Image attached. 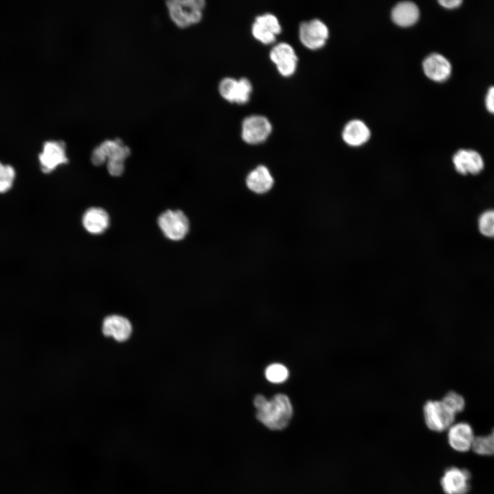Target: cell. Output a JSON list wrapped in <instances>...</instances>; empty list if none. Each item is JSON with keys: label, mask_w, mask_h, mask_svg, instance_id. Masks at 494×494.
I'll list each match as a JSON object with an SVG mask.
<instances>
[{"label": "cell", "mask_w": 494, "mask_h": 494, "mask_svg": "<svg viewBox=\"0 0 494 494\" xmlns=\"http://www.w3.org/2000/svg\"><path fill=\"white\" fill-rule=\"evenodd\" d=\"M301 43L309 49L322 47L329 38L327 26L322 21L315 19L301 23L298 30Z\"/></svg>", "instance_id": "9c48e42d"}, {"label": "cell", "mask_w": 494, "mask_h": 494, "mask_svg": "<svg viewBox=\"0 0 494 494\" xmlns=\"http://www.w3.org/2000/svg\"><path fill=\"white\" fill-rule=\"evenodd\" d=\"M266 377L271 382L281 383L287 378L288 370L282 364H274L266 368Z\"/></svg>", "instance_id": "d4e9b609"}, {"label": "cell", "mask_w": 494, "mask_h": 494, "mask_svg": "<svg viewBox=\"0 0 494 494\" xmlns=\"http://www.w3.org/2000/svg\"><path fill=\"white\" fill-rule=\"evenodd\" d=\"M441 401L456 414L461 412L465 407L463 397L454 391L448 392Z\"/></svg>", "instance_id": "cb8c5ba5"}, {"label": "cell", "mask_w": 494, "mask_h": 494, "mask_svg": "<svg viewBox=\"0 0 494 494\" xmlns=\"http://www.w3.org/2000/svg\"><path fill=\"white\" fill-rule=\"evenodd\" d=\"M130 154L129 147L121 139H107L93 149L91 161L94 165L100 166L111 160L125 161Z\"/></svg>", "instance_id": "ba28073f"}, {"label": "cell", "mask_w": 494, "mask_h": 494, "mask_svg": "<svg viewBox=\"0 0 494 494\" xmlns=\"http://www.w3.org/2000/svg\"><path fill=\"white\" fill-rule=\"evenodd\" d=\"M16 175V170L12 165L0 161V193H7L11 189Z\"/></svg>", "instance_id": "7402d4cb"}, {"label": "cell", "mask_w": 494, "mask_h": 494, "mask_svg": "<svg viewBox=\"0 0 494 494\" xmlns=\"http://www.w3.org/2000/svg\"><path fill=\"white\" fill-rule=\"evenodd\" d=\"M423 69L428 78L438 82L445 81L451 73V65L449 60L443 55L436 53L425 58Z\"/></svg>", "instance_id": "9a60e30c"}, {"label": "cell", "mask_w": 494, "mask_h": 494, "mask_svg": "<svg viewBox=\"0 0 494 494\" xmlns=\"http://www.w3.org/2000/svg\"><path fill=\"white\" fill-rule=\"evenodd\" d=\"M157 222L164 236L172 241L183 239L189 231V219L181 210L163 211L158 216Z\"/></svg>", "instance_id": "3957f363"}, {"label": "cell", "mask_w": 494, "mask_h": 494, "mask_svg": "<svg viewBox=\"0 0 494 494\" xmlns=\"http://www.w3.org/2000/svg\"><path fill=\"white\" fill-rule=\"evenodd\" d=\"M419 17L418 6L409 1L398 3L391 12L392 21L400 27H410L414 25L417 22Z\"/></svg>", "instance_id": "d6986e66"}, {"label": "cell", "mask_w": 494, "mask_h": 494, "mask_svg": "<svg viewBox=\"0 0 494 494\" xmlns=\"http://www.w3.org/2000/svg\"><path fill=\"white\" fill-rule=\"evenodd\" d=\"M494 435V428L493 429L492 433Z\"/></svg>", "instance_id": "f1b7e54d"}, {"label": "cell", "mask_w": 494, "mask_h": 494, "mask_svg": "<svg viewBox=\"0 0 494 494\" xmlns=\"http://www.w3.org/2000/svg\"><path fill=\"white\" fill-rule=\"evenodd\" d=\"M478 228L483 235L494 237V210H488L480 216Z\"/></svg>", "instance_id": "603a6c76"}, {"label": "cell", "mask_w": 494, "mask_h": 494, "mask_svg": "<svg viewBox=\"0 0 494 494\" xmlns=\"http://www.w3.org/2000/svg\"><path fill=\"white\" fill-rule=\"evenodd\" d=\"M470 479L471 473L467 469L451 467L445 471L440 485L445 494H467Z\"/></svg>", "instance_id": "7c38bea8"}, {"label": "cell", "mask_w": 494, "mask_h": 494, "mask_svg": "<svg viewBox=\"0 0 494 494\" xmlns=\"http://www.w3.org/2000/svg\"><path fill=\"white\" fill-rule=\"evenodd\" d=\"M38 161L44 174H50L59 166L68 163L65 143L60 140L45 141L38 154Z\"/></svg>", "instance_id": "8992f818"}, {"label": "cell", "mask_w": 494, "mask_h": 494, "mask_svg": "<svg viewBox=\"0 0 494 494\" xmlns=\"http://www.w3.org/2000/svg\"><path fill=\"white\" fill-rule=\"evenodd\" d=\"M82 225L91 234L103 233L109 226L110 217L106 211L100 207L89 208L82 216Z\"/></svg>", "instance_id": "e0dca14e"}, {"label": "cell", "mask_w": 494, "mask_h": 494, "mask_svg": "<svg viewBox=\"0 0 494 494\" xmlns=\"http://www.w3.org/2000/svg\"><path fill=\"white\" fill-rule=\"evenodd\" d=\"M475 438L471 426L465 422L454 423L447 430L449 445L459 452H466L472 449Z\"/></svg>", "instance_id": "4fadbf2b"}, {"label": "cell", "mask_w": 494, "mask_h": 494, "mask_svg": "<svg viewBox=\"0 0 494 494\" xmlns=\"http://www.w3.org/2000/svg\"><path fill=\"white\" fill-rule=\"evenodd\" d=\"M342 136L346 144L357 147L368 141L370 132L368 127L362 121L354 119L345 125Z\"/></svg>", "instance_id": "ac0fdd59"}, {"label": "cell", "mask_w": 494, "mask_h": 494, "mask_svg": "<svg viewBox=\"0 0 494 494\" xmlns=\"http://www.w3.org/2000/svg\"><path fill=\"white\" fill-rule=\"evenodd\" d=\"M256 417L263 425L271 430L279 431L290 423L293 409L289 398L283 394H278L270 400L261 395L254 399Z\"/></svg>", "instance_id": "6da1fadb"}, {"label": "cell", "mask_w": 494, "mask_h": 494, "mask_svg": "<svg viewBox=\"0 0 494 494\" xmlns=\"http://www.w3.org/2000/svg\"><path fill=\"white\" fill-rule=\"evenodd\" d=\"M423 417L428 429L436 432L447 430L454 424V414L440 400H429L423 408Z\"/></svg>", "instance_id": "277c9868"}, {"label": "cell", "mask_w": 494, "mask_h": 494, "mask_svg": "<svg viewBox=\"0 0 494 494\" xmlns=\"http://www.w3.org/2000/svg\"><path fill=\"white\" fill-rule=\"evenodd\" d=\"M269 56L282 76L290 77L295 73L298 57L291 45L284 42L275 45L270 50Z\"/></svg>", "instance_id": "30bf717a"}, {"label": "cell", "mask_w": 494, "mask_h": 494, "mask_svg": "<svg viewBox=\"0 0 494 494\" xmlns=\"http://www.w3.org/2000/svg\"><path fill=\"white\" fill-rule=\"evenodd\" d=\"M485 105L487 110L494 114V86L488 90L485 97Z\"/></svg>", "instance_id": "4316f807"}, {"label": "cell", "mask_w": 494, "mask_h": 494, "mask_svg": "<svg viewBox=\"0 0 494 494\" xmlns=\"http://www.w3.org/2000/svg\"><path fill=\"white\" fill-rule=\"evenodd\" d=\"M218 90L221 97L227 102L244 104L250 99L252 86L250 81L246 78L236 80L227 77L220 81Z\"/></svg>", "instance_id": "52a82bcc"}, {"label": "cell", "mask_w": 494, "mask_h": 494, "mask_svg": "<svg viewBox=\"0 0 494 494\" xmlns=\"http://www.w3.org/2000/svg\"><path fill=\"white\" fill-rule=\"evenodd\" d=\"M274 183V178L269 169L260 165L251 170L246 178V185L248 189L257 194L268 192Z\"/></svg>", "instance_id": "2e32d148"}, {"label": "cell", "mask_w": 494, "mask_h": 494, "mask_svg": "<svg viewBox=\"0 0 494 494\" xmlns=\"http://www.w3.org/2000/svg\"><path fill=\"white\" fill-rule=\"evenodd\" d=\"M102 330L104 335L124 341L130 335L131 325L126 318L114 315L104 319Z\"/></svg>", "instance_id": "ffe728a7"}, {"label": "cell", "mask_w": 494, "mask_h": 494, "mask_svg": "<svg viewBox=\"0 0 494 494\" xmlns=\"http://www.w3.org/2000/svg\"><path fill=\"white\" fill-rule=\"evenodd\" d=\"M253 37L264 45L273 43L281 32V26L277 17L271 13L256 16L251 27Z\"/></svg>", "instance_id": "8fae6325"}, {"label": "cell", "mask_w": 494, "mask_h": 494, "mask_svg": "<svg viewBox=\"0 0 494 494\" xmlns=\"http://www.w3.org/2000/svg\"><path fill=\"white\" fill-rule=\"evenodd\" d=\"M452 161L456 170L464 175L479 174L484 168L482 156L472 150H459L454 154Z\"/></svg>", "instance_id": "5bb4252c"}, {"label": "cell", "mask_w": 494, "mask_h": 494, "mask_svg": "<svg viewBox=\"0 0 494 494\" xmlns=\"http://www.w3.org/2000/svg\"><path fill=\"white\" fill-rule=\"evenodd\" d=\"M460 0H440L438 1L439 4L447 9H454L462 4Z\"/></svg>", "instance_id": "83f0119b"}, {"label": "cell", "mask_w": 494, "mask_h": 494, "mask_svg": "<svg viewBox=\"0 0 494 494\" xmlns=\"http://www.w3.org/2000/svg\"><path fill=\"white\" fill-rule=\"evenodd\" d=\"M165 3L170 19L180 28L199 23L205 7L204 0H169Z\"/></svg>", "instance_id": "7a4b0ae2"}, {"label": "cell", "mask_w": 494, "mask_h": 494, "mask_svg": "<svg viewBox=\"0 0 494 494\" xmlns=\"http://www.w3.org/2000/svg\"><path fill=\"white\" fill-rule=\"evenodd\" d=\"M473 451L482 456H494V435L480 436L475 438Z\"/></svg>", "instance_id": "44dd1931"}, {"label": "cell", "mask_w": 494, "mask_h": 494, "mask_svg": "<svg viewBox=\"0 0 494 494\" xmlns=\"http://www.w3.org/2000/svg\"><path fill=\"white\" fill-rule=\"evenodd\" d=\"M272 126L270 120L263 115H252L246 117L242 124V138L250 145L263 143L270 135Z\"/></svg>", "instance_id": "5b68a950"}, {"label": "cell", "mask_w": 494, "mask_h": 494, "mask_svg": "<svg viewBox=\"0 0 494 494\" xmlns=\"http://www.w3.org/2000/svg\"><path fill=\"white\" fill-rule=\"evenodd\" d=\"M106 168L110 176H119L125 169V161L120 160H111L106 162Z\"/></svg>", "instance_id": "484cf974"}]
</instances>
